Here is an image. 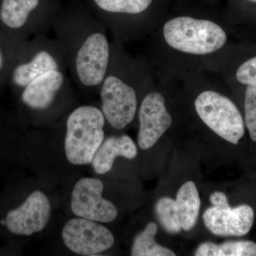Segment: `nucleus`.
Wrapping results in <instances>:
<instances>
[{
	"label": "nucleus",
	"instance_id": "1",
	"mask_svg": "<svg viewBox=\"0 0 256 256\" xmlns=\"http://www.w3.org/2000/svg\"><path fill=\"white\" fill-rule=\"evenodd\" d=\"M52 30L60 43L70 78L84 92H98L110 62L107 28L84 12H58Z\"/></svg>",
	"mask_w": 256,
	"mask_h": 256
},
{
	"label": "nucleus",
	"instance_id": "2",
	"mask_svg": "<svg viewBox=\"0 0 256 256\" xmlns=\"http://www.w3.org/2000/svg\"><path fill=\"white\" fill-rule=\"evenodd\" d=\"M116 44L111 45L110 62L99 95L100 110L106 122L122 130L132 122L138 107L133 64L128 60Z\"/></svg>",
	"mask_w": 256,
	"mask_h": 256
},
{
	"label": "nucleus",
	"instance_id": "3",
	"mask_svg": "<svg viewBox=\"0 0 256 256\" xmlns=\"http://www.w3.org/2000/svg\"><path fill=\"white\" fill-rule=\"evenodd\" d=\"M106 122L104 114L96 106H79L68 112L65 122L64 150L70 164H92L105 139Z\"/></svg>",
	"mask_w": 256,
	"mask_h": 256
},
{
	"label": "nucleus",
	"instance_id": "4",
	"mask_svg": "<svg viewBox=\"0 0 256 256\" xmlns=\"http://www.w3.org/2000/svg\"><path fill=\"white\" fill-rule=\"evenodd\" d=\"M166 43L173 50L191 55H207L222 50L228 40L218 24L207 20L181 16L163 26Z\"/></svg>",
	"mask_w": 256,
	"mask_h": 256
},
{
	"label": "nucleus",
	"instance_id": "5",
	"mask_svg": "<svg viewBox=\"0 0 256 256\" xmlns=\"http://www.w3.org/2000/svg\"><path fill=\"white\" fill-rule=\"evenodd\" d=\"M20 60L12 70V82L18 88H24L34 79L46 72L60 70L67 72L63 50L54 37L46 34L32 38L26 43Z\"/></svg>",
	"mask_w": 256,
	"mask_h": 256
},
{
	"label": "nucleus",
	"instance_id": "6",
	"mask_svg": "<svg viewBox=\"0 0 256 256\" xmlns=\"http://www.w3.org/2000/svg\"><path fill=\"white\" fill-rule=\"evenodd\" d=\"M194 107L207 127L227 142L238 144L245 132V126L233 101L218 92L206 90L197 96Z\"/></svg>",
	"mask_w": 256,
	"mask_h": 256
},
{
	"label": "nucleus",
	"instance_id": "7",
	"mask_svg": "<svg viewBox=\"0 0 256 256\" xmlns=\"http://www.w3.org/2000/svg\"><path fill=\"white\" fill-rule=\"evenodd\" d=\"M43 8L42 0H2L0 22L10 31L25 36L47 34L58 12Z\"/></svg>",
	"mask_w": 256,
	"mask_h": 256
},
{
	"label": "nucleus",
	"instance_id": "8",
	"mask_svg": "<svg viewBox=\"0 0 256 256\" xmlns=\"http://www.w3.org/2000/svg\"><path fill=\"white\" fill-rule=\"evenodd\" d=\"M212 206L203 214V220L208 230L218 236H242L252 226L254 210L250 206L240 205L235 208L229 206L226 195L215 192L210 196Z\"/></svg>",
	"mask_w": 256,
	"mask_h": 256
},
{
	"label": "nucleus",
	"instance_id": "9",
	"mask_svg": "<svg viewBox=\"0 0 256 256\" xmlns=\"http://www.w3.org/2000/svg\"><path fill=\"white\" fill-rule=\"evenodd\" d=\"M72 79L66 72L53 70L34 79L23 89L21 100L32 112L45 114L62 101L74 95Z\"/></svg>",
	"mask_w": 256,
	"mask_h": 256
},
{
	"label": "nucleus",
	"instance_id": "10",
	"mask_svg": "<svg viewBox=\"0 0 256 256\" xmlns=\"http://www.w3.org/2000/svg\"><path fill=\"white\" fill-rule=\"evenodd\" d=\"M64 245L79 256H96L114 245V234L100 222L87 218H70L62 232Z\"/></svg>",
	"mask_w": 256,
	"mask_h": 256
},
{
	"label": "nucleus",
	"instance_id": "11",
	"mask_svg": "<svg viewBox=\"0 0 256 256\" xmlns=\"http://www.w3.org/2000/svg\"><path fill=\"white\" fill-rule=\"evenodd\" d=\"M104 188V183L98 178L79 180L72 193L70 208L74 214L100 223L114 222L118 212L112 202L102 197Z\"/></svg>",
	"mask_w": 256,
	"mask_h": 256
},
{
	"label": "nucleus",
	"instance_id": "12",
	"mask_svg": "<svg viewBox=\"0 0 256 256\" xmlns=\"http://www.w3.org/2000/svg\"><path fill=\"white\" fill-rule=\"evenodd\" d=\"M52 215V204L45 194L32 192L21 206L10 210L5 225L10 233L30 236L41 232L46 228Z\"/></svg>",
	"mask_w": 256,
	"mask_h": 256
},
{
	"label": "nucleus",
	"instance_id": "13",
	"mask_svg": "<svg viewBox=\"0 0 256 256\" xmlns=\"http://www.w3.org/2000/svg\"><path fill=\"white\" fill-rule=\"evenodd\" d=\"M138 142L144 150L154 146L172 124L164 97L156 92L144 96L138 110Z\"/></svg>",
	"mask_w": 256,
	"mask_h": 256
},
{
	"label": "nucleus",
	"instance_id": "14",
	"mask_svg": "<svg viewBox=\"0 0 256 256\" xmlns=\"http://www.w3.org/2000/svg\"><path fill=\"white\" fill-rule=\"evenodd\" d=\"M138 156V148L132 138L122 134L104 139L92 162V169L98 174L109 172L118 156L131 160Z\"/></svg>",
	"mask_w": 256,
	"mask_h": 256
},
{
	"label": "nucleus",
	"instance_id": "15",
	"mask_svg": "<svg viewBox=\"0 0 256 256\" xmlns=\"http://www.w3.org/2000/svg\"><path fill=\"white\" fill-rule=\"evenodd\" d=\"M153 0H92L99 18L106 26L116 16L132 18L149 9Z\"/></svg>",
	"mask_w": 256,
	"mask_h": 256
},
{
	"label": "nucleus",
	"instance_id": "16",
	"mask_svg": "<svg viewBox=\"0 0 256 256\" xmlns=\"http://www.w3.org/2000/svg\"><path fill=\"white\" fill-rule=\"evenodd\" d=\"M176 212L183 230H190L196 225L201 200L195 183L188 181L182 185L175 200Z\"/></svg>",
	"mask_w": 256,
	"mask_h": 256
},
{
	"label": "nucleus",
	"instance_id": "17",
	"mask_svg": "<svg viewBox=\"0 0 256 256\" xmlns=\"http://www.w3.org/2000/svg\"><path fill=\"white\" fill-rule=\"evenodd\" d=\"M158 227L154 222L146 224V228L136 236L131 248L132 256H175L174 252L160 245L156 240Z\"/></svg>",
	"mask_w": 256,
	"mask_h": 256
},
{
	"label": "nucleus",
	"instance_id": "18",
	"mask_svg": "<svg viewBox=\"0 0 256 256\" xmlns=\"http://www.w3.org/2000/svg\"><path fill=\"white\" fill-rule=\"evenodd\" d=\"M196 256H256V244L250 240L228 242L217 245L212 242L200 244Z\"/></svg>",
	"mask_w": 256,
	"mask_h": 256
},
{
	"label": "nucleus",
	"instance_id": "19",
	"mask_svg": "<svg viewBox=\"0 0 256 256\" xmlns=\"http://www.w3.org/2000/svg\"><path fill=\"white\" fill-rule=\"evenodd\" d=\"M156 212L160 223L166 232L176 234L182 230L174 200L170 197L160 198L156 205Z\"/></svg>",
	"mask_w": 256,
	"mask_h": 256
},
{
	"label": "nucleus",
	"instance_id": "20",
	"mask_svg": "<svg viewBox=\"0 0 256 256\" xmlns=\"http://www.w3.org/2000/svg\"><path fill=\"white\" fill-rule=\"evenodd\" d=\"M244 108L246 126L252 140L256 142V84L247 86Z\"/></svg>",
	"mask_w": 256,
	"mask_h": 256
},
{
	"label": "nucleus",
	"instance_id": "21",
	"mask_svg": "<svg viewBox=\"0 0 256 256\" xmlns=\"http://www.w3.org/2000/svg\"><path fill=\"white\" fill-rule=\"evenodd\" d=\"M236 77L242 85L256 84V56L246 60L238 67Z\"/></svg>",
	"mask_w": 256,
	"mask_h": 256
},
{
	"label": "nucleus",
	"instance_id": "22",
	"mask_svg": "<svg viewBox=\"0 0 256 256\" xmlns=\"http://www.w3.org/2000/svg\"><path fill=\"white\" fill-rule=\"evenodd\" d=\"M6 54L4 50V47L2 45L0 42V74L4 72L6 65Z\"/></svg>",
	"mask_w": 256,
	"mask_h": 256
},
{
	"label": "nucleus",
	"instance_id": "23",
	"mask_svg": "<svg viewBox=\"0 0 256 256\" xmlns=\"http://www.w3.org/2000/svg\"><path fill=\"white\" fill-rule=\"evenodd\" d=\"M248 1L256 3V0H248Z\"/></svg>",
	"mask_w": 256,
	"mask_h": 256
}]
</instances>
